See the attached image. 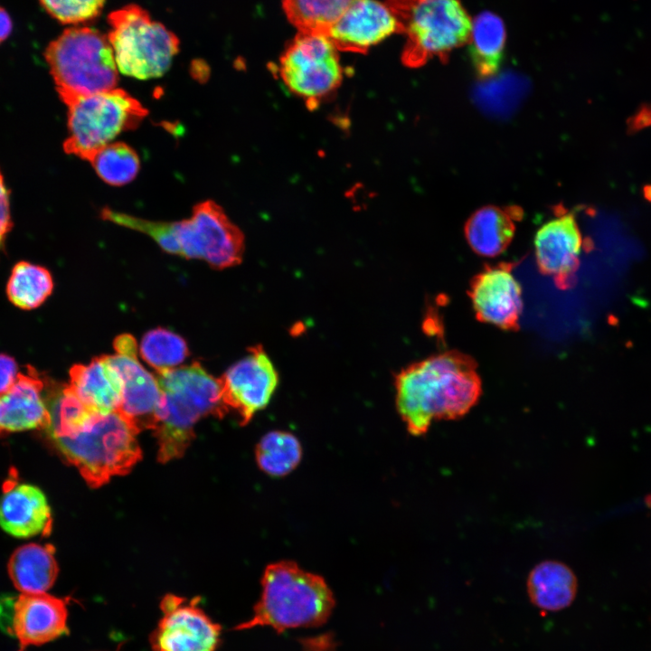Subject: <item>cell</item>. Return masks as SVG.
<instances>
[{"label": "cell", "instance_id": "obj_23", "mask_svg": "<svg viewBox=\"0 0 651 651\" xmlns=\"http://www.w3.org/2000/svg\"><path fill=\"white\" fill-rule=\"evenodd\" d=\"M8 573L21 593L49 590L58 574L54 549L51 545L29 543L16 549L8 562Z\"/></svg>", "mask_w": 651, "mask_h": 651}, {"label": "cell", "instance_id": "obj_24", "mask_svg": "<svg viewBox=\"0 0 651 651\" xmlns=\"http://www.w3.org/2000/svg\"><path fill=\"white\" fill-rule=\"evenodd\" d=\"M505 28L502 19L491 12H483L472 22L470 58L481 77L497 72L505 43Z\"/></svg>", "mask_w": 651, "mask_h": 651}, {"label": "cell", "instance_id": "obj_33", "mask_svg": "<svg viewBox=\"0 0 651 651\" xmlns=\"http://www.w3.org/2000/svg\"><path fill=\"white\" fill-rule=\"evenodd\" d=\"M12 222L10 214L9 191L5 184L4 176L0 171V248L11 230Z\"/></svg>", "mask_w": 651, "mask_h": 651}, {"label": "cell", "instance_id": "obj_29", "mask_svg": "<svg viewBox=\"0 0 651 651\" xmlns=\"http://www.w3.org/2000/svg\"><path fill=\"white\" fill-rule=\"evenodd\" d=\"M89 162L99 178L112 186H122L132 182L140 168L136 150L124 142L102 146L91 156Z\"/></svg>", "mask_w": 651, "mask_h": 651}, {"label": "cell", "instance_id": "obj_28", "mask_svg": "<svg viewBox=\"0 0 651 651\" xmlns=\"http://www.w3.org/2000/svg\"><path fill=\"white\" fill-rule=\"evenodd\" d=\"M52 391L47 401L49 424L46 428L52 439L77 433L97 414L76 396L69 385Z\"/></svg>", "mask_w": 651, "mask_h": 651}, {"label": "cell", "instance_id": "obj_31", "mask_svg": "<svg viewBox=\"0 0 651 651\" xmlns=\"http://www.w3.org/2000/svg\"><path fill=\"white\" fill-rule=\"evenodd\" d=\"M100 216L103 220L148 235L167 253L181 255L175 222L150 221L117 212L108 207L101 210Z\"/></svg>", "mask_w": 651, "mask_h": 651}, {"label": "cell", "instance_id": "obj_34", "mask_svg": "<svg viewBox=\"0 0 651 651\" xmlns=\"http://www.w3.org/2000/svg\"><path fill=\"white\" fill-rule=\"evenodd\" d=\"M19 374L17 363L9 355L0 354V393L6 392Z\"/></svg>", "mask_w": 651, "mask_h": 651}, {"label": "cell", "instance_id": "obj_26", "mask_svg": "<svg viewBox=\"0 0 651 651\" xmlns=\"http://www.w3.org/2000/svg\"><path fill=\"white\" fill-rule=\"evenodd\" d=\"M53 280L45 268L26 261L18 262L7 282L9 300L17 307L30 310L41 306L52 294Z\"/></svg>", "mask_w": 651, "mask_h": 651}, {"label": "cell", "instance_id": "obj_11", "mask_svg": "<svg viewBox=\"0 0 651 651\" xmlns=\"http://www.w3.org/2000/svg\"><path fill=\"white\" fill-rule=\"evenodd\" d=\"M115 354L104 355L121 382V400L117 411L139 433L156 425L162 392L156 377L137 359L136 339L128 334L114 341Z\"/></svg>", "mask_w": 651, "mask_h": 651}, {"label": "cell", "instance_id": "obj_6", "mask_svg": "<svg viewBox=\"0 0 651 651\" xmlns=\"http://www.w3.org/2000/svg\"><path fill=\"white\" fill-rule=\"evenodd\" d=\"M137 431L116 410L95 414L77 433L52 439L92 487L128 473L142 457Z\"/></svg>", "mask_w": 651, "mask_h": 651}, {"label": "cell", "instance_id": "obj_8", "mask_svg": "<svg viewBox=\"0 0 651 651\" xmlns=\"http://www.w3.org/2000/svg\"><path fill=\"white\" fill-rule=\"evenodd\" d=\"M67 107L68 137L63 149L87 161L122 132L136 129L148 113L119 88L78 98Z\"/></svg>", "mask_w": 651, "mask_h": 651}, {"label": "cell", "instance_id": "obj_7", "mask_svg": "<svg viewBox=\"0 0 651 651\" xmlns=\"http://www.w3.org/2000/svg\"><path fill=\"white\" fill-rule=\"evenodd\" d=\"M108 39L118 69L138 80L161 77L179 52L178 37L151 18L137 5H128L108 16Z\"/></svg>", "mask_w": 651, "mask_h": 651}, {"label": "cell", "instance_id": "obj_18", "mask_svg": "<svg viewBox=\"0 0 651 651\" xmlns=\"http://www.w3.org/2000/svg\"><path fill=\"white\" fill-rule=\"evenodd\" d=\"M44 382L28 366L14 383L0 393V436L36 429H46L49 410L43 398Z\"/></svg>", "mask_w": 651, "mask_h": 651}, {"label": "cell", "instance_id": "obj_19", "mask_svg": "<svg viewBox=\"0 0 651 651\" xmlns=\"http://www.w3.org/2000/svg\"><path fill=\"white\" fill-rule=\"evenodd\" d=\"M0 527L22 539L49 533L52 513L44 493L27 483L8 482L0 496Z\"/></svg>", "mask_w": 651, "mask_h": 651}, {"label": "cell", "instance_id": "obj_20", "mask_svg": "<svg viewBox=\"0 0 651 651\" xmlns=\"http://www.w3.org/2000/svg\"><path fill=\"white\" fill-rule=\"evenodd\" d=\"M68 385L94 413L108 414L119 406L121 382L104 355L94 358L87 365H73Z\"/></svg>", "mask_w": 651, "mask_h": 651}, {"label": "cell", "instance_id": "obj_13", "mask_svg": "<svg viewBox=\"0 0 651 651\" xmlns=\"http://www.w3.org/2000/svg\"><path fill=\"white\" fill-rule=\"evenodd\" d=\"M222 400L227 409L237 412L241 424L270 401L278 384V374L269 356L260 344L248 349V354L232 364L219 378Z\"/></svg>", "mask_w": 651, "mask_h": 651}, {"label": "cell", "instance_id": "obj_12", "mask_svg": "<svg viewBox=\"0 0 651 651\" xmlns=\"http://www.w3.org/2000/svg\"><path fill=\"white\" fill-rule=\"evenodd\" d=\"M199 598L166 594L163 616L150 636L153 651H215L222 627L201 609Z\"/></svg>", "mask_w": 651, "mask_h": 651}, {"label": "cell", "instance_id": "obj_17", "mask_svg": "<svg viewBox=\"0 0 651 651\" xmlns=\"http://www.w3.org/2000/svg\"><path fill=\"white\" fill-rule=\"evenodd\" d=\"M392 33H401V28L385 3L356 0L326 36L338 51L365 53Z\"/></svg>", "mask_w": 651, "mask_h": 651}, {"label": "cell", "instance_id": "obj_3", "mask_svg": "<svg viewBox=\"0 0 651 651\" xmlns=\"http://www.w3.org/2000/svg\"><path fill=\"white\" fill-rule=\"evenodd\" d=\"M335 598L326 580L281 561L267 566L261 578V594L252 617L236 630L269 627L278 633L289 628L318 627L330 617Z\"/></svg>", "mask_w": 651, "mask_h": 651}, {"label": "cell", "instance_id": "obj_30", "mask_svg": "<svg viewBox=\"0 0 651 651\" xmlns=\"http://www.w3.org/2000/svg\"><path fill=\"white\" fill-rule=\"evenodd\" d=\"M140 353L143 359L157 372L172 369L189 354L186 342L180 335L165 328H156L142 338Z\"/></svg>", "mask_w": 651, "mask_h": 651}, {"label": "cell", "instance_id": "obj_27", "mask_svg": "<svg viewBox=\"0 0 651 651\" xmlns=\"http://www.w3.org/2000/svg\"><path fill=\"white\" fill-rule=\"evenodd\" d=\"M256 461L259 468L271 476H284L294 470L302 457L297 438L290 432L273 430L259 441Z\"/></svg>", "mask_w": 651, "mask_h": 651}, {"label": "cell", "instance_id": "obj_2", "mask_svg": "<svg viewBox=\"0 0 651 651\" xmlns=\"http://www.w3.org/2000/svg\"><path fill=\"white\" fill-rule=\"evenodd\" d=\"M162 402L154 428L161 463L184 455L194 438V426L203 417L222 418L229 410L220 380L199 363L157 372Z\"/></svg>", "mask_w": 651, "mask_h": 651}, {"label": "cell", "instance_id": "obj_1", "mask_svg": "<svg viewBox=\"0 0 651 651\" xmlns=\"http://www.w3.org/2000/svg\"><path fill=\"white\" fill-rule=\"evenodd\" d=\"M396 406L408 431L427 433L435 420H457L476 404L482 384L476 362L447 351L413 363L395 376Z\"/></svg>", "mask_w": 651, "mask_h": 651}, {"label": "cell", "instance_id": "obj_14", "mask_svg": "<svg viewBox=\"0 0 651 651\" xmlns=\"http://www.w3.org/2000/svg\"><path fill=\"white\" fill-rule=\"evenodd\" d=\"M7 631L18 650L41 646L69 634L66 599L44 593H21L10 599Z\"/></svg>", "mask_w": 651, "mask_h": 651}, {"label": "cell", "instance_id": "obj_25", "mask_svg": "<svg viewBox=\"0 0 651 651\" xmlns=\"http://www.w3.org/2000/svg\"><path fill=\"white\" fill-rule=\"evenodd\" d=\"M356 0H283L288 21L299 33L327 35Z\"/></svg>", "mask_w": 651, "mask_h": 651}, {"label": "cell", "instance_id": "obj_10", "mask_svg": "<svg viewBox=\"0 0 651 651\" xmlns=\"http://www.w3.org/2000/svg\"><path fill=\"white\" fill-rule=\"evenodd\" d=\"M175 229L181 257L205 260L215 269L234 267L242 260V231L212 200L195 204L189 219L175 222Z\"/></svg>", "mask_w": 651, "mask_h": 651}, {"label": "cell", "instance_id": "obj_4", "mask_svg": "<svg viewBox=\"0 0 651 651\" xmlns=\"http://www.w3.org/2000/svg\"><path fill=\"white\" fill-rule=\"evenodd\" d=\"M44 57L60 99H74L117 88L118 69L108 36L88 26L65 29Z\"/></svg>", "mask_w": 651, "mask_h": 651}, {"label": "cell", "instance_id": "obj_32", "mask_svg": "<svg viewBox=\"0 0 651 651\" xmlns=\"http://www.w3.org/2000/svg\"><path fill=\"white\" fill-rule=\"evenodd\" d=\"M42 7L63 24L78 26L96 19L106 0H38Z\"/></svg>", "mask_w": 651, "mask_h": 651}, {"label": "cell", "instance_id": "obj_5", "mask_svg": "<svg viewBox=\"0 0 651 651\" xmlns=\"http://www.w3.org/2000/svg\"><path fill=\"white\" fill-rule=\"evenodd\" d=\"M406 35L401 54L404 65L416 68L434 57L448 59L468 42L472 21L458 0H386Z\"/></svg>", "mask_w": 651, "mask_h": 651}, {"label": "cell", "instance_id": "obj_35", "mask_svg": "<svg viewBox=\"0 0 651 651\" xmlns=\"http://www.w3.org/2000/svg\"><path fill=\"white\" fill-rule=\"evenodd\" d=\"M12 29L13 23L9 14L0 6V43L10 35Z\"/></svg>", "mask_w": 651, "mask_h": 651}, {"label": "cell", "instance_id": "obj_9", "mask_svg": "<svg viewBox=\"0 0 651 651\" xmlns=\"http://www.w3.org/2000/svg\"><path fill=\"white\" fill-rule=\"evenodd\" d=\"M337 51L326 35L298 32L279 59L283 83L309 108H316L343 80Z\"/></svg>", "mask_w": 651, "mask_h": 651}, {"label": "cell", "instance_id": "obj_15", "mask_svg": "<svg viewBox=\"0 0 651 651\" xmlns=\"http://www.w3.org/2000/svg\"><path fill=\"white\" fill-rule=\"evenodd\" d=\"M512 264L486 267L470 282L469 297L476 318L502 329L519 326L523 310L522 288Z\"/></svg>", "mask_w": 651, "mask_h": 651}, {"label": "cell", "instance_id": "obj_22", "mask_svg": "<svg viewBox=\"0 0 651 651\" xmlns=\"http://www.w3.org/2000/svg\"><path fill=\"white\" fill-rule=\"evenodd\" d=\"M527 593L537 608L558 611L569 607L575 599L577 579L566 564L558 561H544L530 571Z\"/></svg>", "mask_w": 651, "mask_h": 651}, {"label": "cell", "instance_id": "obj_16", "mask_svg": "<svg viewBox=\"0 0 651 651\" xmlns=\"http://www.w3.org/2000/svg\"><path fill=\"white\" fill-rule=\"evenodd\" d=\"M582 237L571 213L564 210L536 232L535 259L539 270L566 289L575 283L582 249Z\"/></svg>", "mask_w": 651, "mask_h": 651}, {"label": "cell", "instance_id": "obj_21", "mask_svg": "<svg viewBox=\"0 0 651 651\" xmlns=\"http://www.w3.org/2000/svg\"><path fill=\"white\" fill-rule=\"evenodd\" d=\"M521 210L514 207L486 206L475 212L465 225V236L471 249L485 257H495L513 240L515 222Z\"/></svg>", "mask_w": 651, "mask_h": 651}]
</instances>
